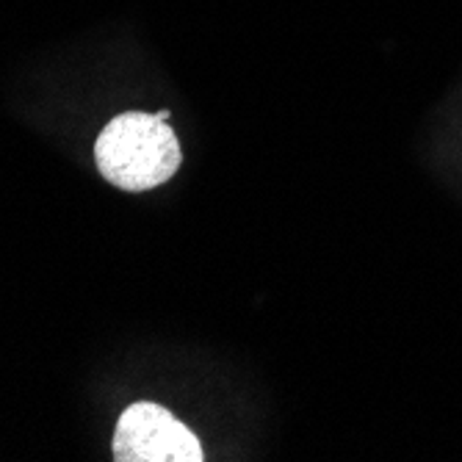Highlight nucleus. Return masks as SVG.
<instances>
[{
    "label": "nucleus",
    "mask_w": 462,
    "mask_h": 462,
    "mask_svg": "<svg viewBox=\"0 0 462 462\" xmlns=\"http://www.w3.org/2000/svg\"><path fill=\"white\" fill-rule=\"evenodd\" d=\"M95 161L100 175L125 191H150L180 170L175 131L155 114L128 111L114 116L97 136Z\"/></svg>",
    "instance_id": "nucleus-1"
},
{
    "label": "nucleus",
    "mask_w": 462,
    "mask_h": 462,
    "mask_svg": "<svg viewBox=\"0 0 462 462\" xmlns=\"http://www.w3.org/2000/svg\"><path fill=\"white\" fill-rule=\"evenodd\" d=\"M116 462H202L197 435L161 404L136 402L119 415L114 430Z\"/></svg>",
    "instance_id": "nucleus-2"
},
{
    "label": "nucleus",
    "mask_w": 462,
    "mask_h": 462,
    "mask_svg": "<svg viewBox=\"0 0 462 462\" xmlns=\"http://www.w3.org/2000/svg\"><path fill=\"white\" fill-rule=\"evenodd\" d=\"M155 116H158V119H163V122H166V119H170V111H166V108H161V111H158V114H155Z\"/></svg>",
    "instance_id": "nucleus-3"
}]
</instances>
